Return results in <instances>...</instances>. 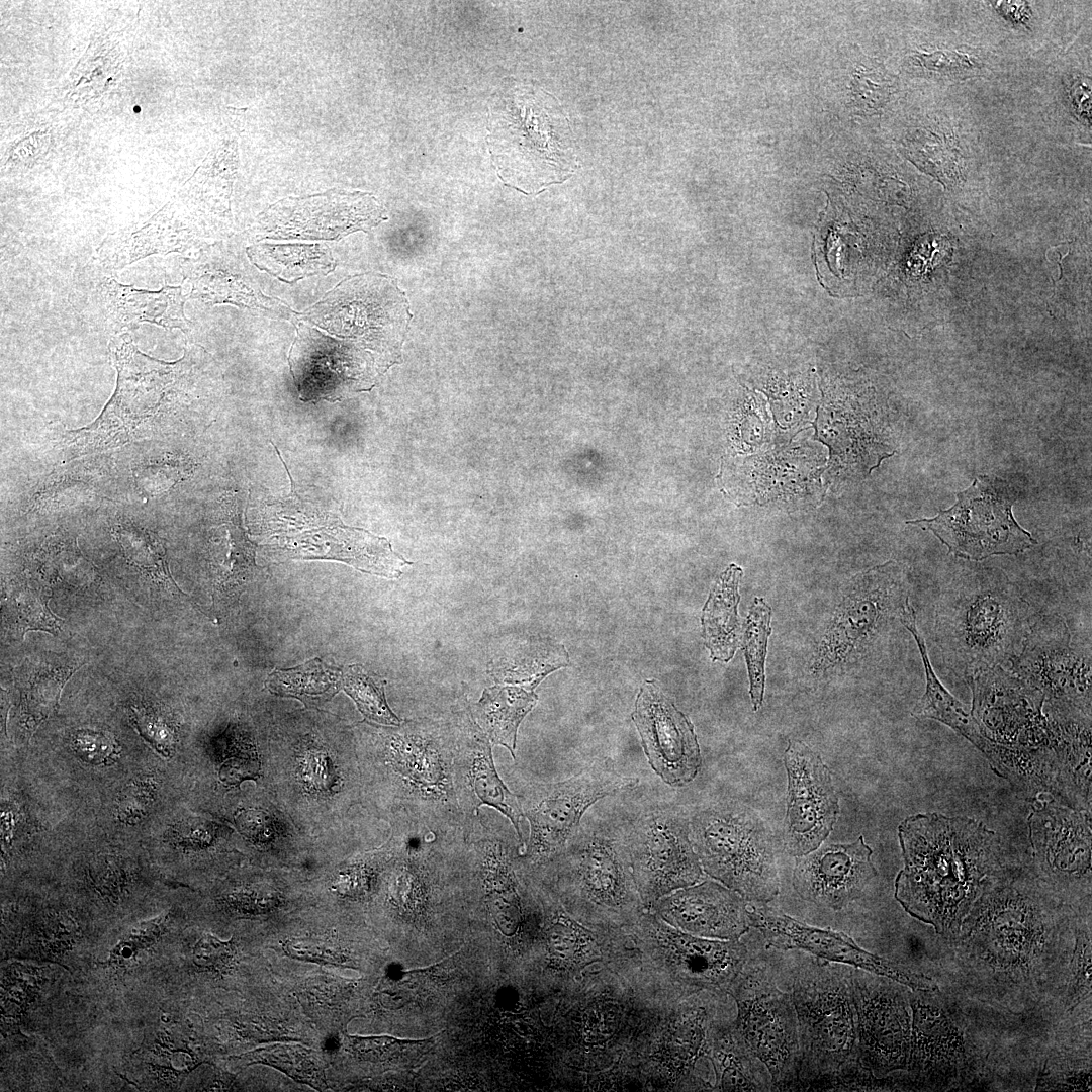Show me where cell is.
Listing matches in <instances>:
<instances>
[{"label":"cell","mask_w":1092,"mask_h":1092,"mask_svg":"<svg viewBox=\"0 0 1092 1092\" xmlns=\"http://www.w3.org/2000/svg\"><path fill=\"white\" fill-rule=\"evenodd\" d=\"M972 695L971 714L984 736L1028 760L1027 748L1041 746L1059 757L1060 739L1043 712L1044 698L1011 671L996 666L967 679Z\"/></svg>","instance_id":"2e32d148"},{"label":"cell","mask_w":1092,"mask_h":1092,"mask_svg":"<svg viewBox=\"0 0 1092 1092\" xmlns=\"http://www.w3.org/2000/svg\"><path fill=\"white\" fill-rule=\"evenodd\" d=\"M690 838L704 872L747 902L779 894L772 835L751 808L722 802L701 809L690 819Z\"/></svg>","instance_id":"30bf717a"},{"label":"cell","mask_w":1092,"mask_h":1092,"mask_svg":"<svg viewBox=\"0 0 1092 1092\" xmlns=\"http://www.w3.org/2000/svg\"><path fill=\"white\" fill-rule=\"evenodd\" d=\"M549 966L576 973L604 961L601 934L571 916L559 903L549 914L545 928Z\"/></svg>","instance_id":"1f68e13d"},{"label":"cell","mask_w":1092,"mask_h":1092,"mask_svg":"<svg viewBox=\"0 0 1092 1092\" xmlns=\"http://www.w3.org/2000/svg\"><path fill=\"white\" fill-rule=\"evenodd\" d=\"M913 991L909 993L913 1022L906 1069L919 1079L933 1071L959 1068L966 1054L958 1028L940 1011H935L933 1017L931 1005L917 990Z\"/></svg>","instance_id":"4316f807"},{"label":"cell","mask_w":1092,"mask_h":1092,"mask_svg":"<svg viewBox=\"0 0 1092 1092\" xmlns=\"http://www.w3.org/2000/svg\"><path fill=\"white\" fill-rule=\"evenodd\" d=\"M1028 823L1036 879L1059 900L1090 897V814L1051 802Z\"/></svg>","instance_id":"ffe728a7"},{"label":"cell","mask_w":1092,"mask_h":1092,"mask_svg":"<svg viewBox=\"0 0 1092 1092\" xmlns=\"http://www.w3.org/2000/svg\"><path fill=\"white\" fill-rule=\"evenodd\" d=\"M132 719L141 734L165 755L174 744V732L165 716L147 707H131Z\"/></svg>","instance_id":"681fc988"},{"label":"cell","mask_w":1092,"mask_h":1092,"mask_svg":"<svg viewBox=\"0 0 1092 1092\" xmlns=\"http://www.w3.org/2000/svg\"><path fill=\"white\" fill-rule=\"evenodd\" d=\"M290 956L312 961L331 962L338 958L336 948L325 937H303L286 943Z\"/></svg>","instance_id":"11a10c76"},{"label":"cell","mask_w":1092,"mask_h":1092,"mask_svg":"<svg viewBox=\"0 0 1092 1092\" xmlns=\"http://www.w3.org/2000/svg\"><path fill=\"white\" fill-rule=\"evenodd\" d=\"M100 472L88 464H78L53 472L30 498L34 510L57 509L90 497L96 490Z\"/></svg>","instance_id":"74e56055"},{"label":"cell","mask_w":1092,"mask_h":1092,"mask_svg":"<svg viewBox=\"0 0 1092 1092\" xmlns=\"http://www.w3.org/2000/svg\"><path fill=\"white\" fill-rule=\"evenodd\" d=\"M1016 491L995 476L980 475L957 502L935 517L908 521L932 532L956 556L980 561L994 555H1016L1037 541L1015 520Z\"/></svg>","instance_id":"7c38bea8"},{"label":"cell","mask_w":1092,"mask_h":1092,"mask_svg":"<svg viewBox=\"0 0 1092 1092\" xmlns=\"http://www.w3.org/2000/svg\"><path fill=\"white\" fill-rule=\"evenodd\" d=\"M851 985L860 1065L877 1079L906 1070L912 1023L904 985L854 968Z\"/></svg>","instance_id":"ac0fdd59"},{"label":"cell","mask_w":1092,"mask_h":1092,"mask_svg":"<svg viewBox=\"0 0 1092 1092\" xmlns=\"http://www.w3.org/2000/svg\"><path fill=\"white\" fill-rule=\"evenodd\" d=\"M385 219L383 206L372 194L331 190L278 201L259 215L258 230L268 238L336 240L367 232Z\"/></svg>","instance_id":"44dd1931"},{"label":"cell","mask_w":1092,"mask_h":1092,"mask_svg":"<svg viewBox=\"0 0 1092 1092\" xmlns=\"http://www.w3.org/2000/svg\"><path fill=\"white\" fill-rule=\"evenodd\" d=\"M487 144L499 179L527 195L565 182L578 168L563 108L530 83L510 87L492 103Z\"/></svg>","instance_id":"8992f818"},{"label":"cell","mask_w":1092,"mask_h":1092,"mask_svg":"<svg viewBox=\"0 0 1092 1092\" xmlns=\"http://www.w3.org/2000/svg\"><path fill=\"white\" fill-rule=\"evenodd\" d=\"M747 904L718 881L705 880L663 896L647 909L694 936L737 940L750 929Z\"/></svg>","instance_id":"484cf974"},{"label":"cell","mask_w":1092,"mask_h":1092,"mask_svg":"<svg viewBox=\"0 0 1092 1092\" xmlns=\"http://www.w3.org/2000/svg\"><path fill=\"white\" fill-rule=\"evenodd\" d=\"M632 719L649 764L665 783L682 786L695 779L701 754L694 726L654 680L640 688Z\"/></svg>","instance_id":"603a6c76"},{"label":"cell","mask_w":1092,"mask_h":1092,"mask_svg":"<svg viewBox=\"0 0 1092 1092\" xmlns=\"http://www.w3.org/2000/svg\"><path fill=\"white\" fill-rule=\"evenodd\" d=\"M1011 672L1044 701L1071 704L1091 715V652L1072 642L1066 620L1051 614L1031 624Z\"/></svg>","instance_id":"d6986e66"},{"label":"cell","mask_w":1092,"mask_h":1092,"mask_svg":"<svg viewBox=\"0 0 1092 1092\" xmlns=\"http://www.w3.org/2000/svg\"><path fill=\"white\" fill-rule=\"evenodd\" d=\"M221 526L224 533L217 538L222 542L218 545L222 550L213 551L215 582L220 592H230L250 578L255 562L251 543L241 527L233 521Z\"/></svg>","instance_id":"ab89813d"},{"label":"cell","mask_w":1092,"mask_h":1092,"mask_svg":"<svg viewBox=\"0 0 1092 1092\" xmlns=\"http://www.w3.org/2000/svg\"><path fill=\"white\" fill-rule=\"evenodd\" d=\"M1030 626L1029 604L1007 578L975 575L940 593L933 633L945 666L967 680L1010 662Z\"/></svg>","instance_id":"277c9868"},{"label":"cell","mask_w":1092,"mask_h":1092,"mask_svg":"<svg viewBox=\"0 0 1092 1092\" xmlns=\"http://www.w3.org/2000/svg\"><path fill=\"white\" fill-rule=\"evenodd\" d=\"M116 389L91 424L69 431L72 457L122 445L174 408L185 381L184 359L168 363L138 350L123 334L112 343Z\"/></svg>","instance_id":"9c48e42d"},{"label":"cell","mask_w":1092,"mask_h":1092,"mask_svg":"<svg viewBox=\"0 0 1092 1092\" xmlns=\"http://www.w3.org/2000/svg\"><path fill=\"white\" fill-rule=\"evenodd\" d=\"M746 939L749 957L727 992L736 1003V1023L766 1066L772 1087L800 1088L798 1019L791 994L782 980L780 949L754 943L752 935Z\"/></svg>","instance_id":"ba28073f"},{"label":"cell","mask_w":1092,"mask_h":1092,"mask_svg":"<svg viewBox=\"0 0 1092 1092\" xmlns=\"http://www.w3.org/2000/svg\"><path fill=\"white\" fill-rule=\"evenodd\" d=\"M908 600L905 572L895 561L856 574L814 652L811 671L823 673L859 658L896 619L900 621Z\"/></svg>","instance_id":"4fadbf2b"},{"label":"cell","mask_w":1092,"mask_h":1092,"mask_svg":"<svg viewBox=\"0 0 1092 1092\" xmlns=\"http://www.w3.org/2000/svg\"><path fill=\"white\" fill-rule=\"evenodd\" d=\"M301 315L329 335L352 341L393 364L400 357L412 317L397 285L376 274L344 279Z\"/></svg>","instance_id":"8fae6325"},{"label":"cell","mask_w":1092,"mask_h":1092,"mask_svg":"<svg viewBox=\"0 0 1092 1092\" xmlns=\"http://www.w3.org/2000/svg\"><path fill=\"white\" fill-rule=\"evenodd\" d=\"M255 1055L257 1061L274 1066L297 1080L314 1086L323 1083L322 1071L305 1049L279 1045L257 1051Z\"/></svg>","instance_id":"bcb514c9"},{"label":"cell","mask_w":1092,"mask_h":1092,"mask_svg":"<svg viewBox=\"0 0 1092 1092\" xmlns=\"http://www.w3.org/2000/svg\"><path fill=\"white\" fill-rule=\"evenodd\" d=\"M341 671L325 664L318 658L290 669H275L267 680L270 692L302 701L307 707H315L330 700L342 685Z\"/></svg>","instance_id":"e575fe53"},{"label":"cell","mask_w":1092,"mask_h":1092,"mask_svg":"<svg viewBox=\"0 0 1092 1092\" xmlns=\"http://www.w3.org/2000/svg\"><path fill=\"white\" fill-rule=\"evenodd\" d=\"M624 824L632 873L646 909L703 879L690 838V819L676 806L644 808Z\"/></svg>","instance_id":"9a60e30c"},{"label":"cell","mask_w":1092,"mask_h":1092,"mask_svg":"<svg viewBox=\"0 0 1092 1092\" xmlns=\"http://www.w3.org/2000/svg\"><path fill=\"white\" fill-rule=\"evenodd\" d=\"M74 747L86 759L102 760L112 751L113 745L107 735L85 730L75 735Z\"/></svg>","instance_id":"9f6ffc18"},{"label":"cell","mask_w":1092,"mask_h":1092,"mask_svg":"<svg viewBox=\"0 0 1092 1092\" xmlns=\"http://www.w3.org/2000/svg\"><path fill=\"white\" fill-rule=\"evenodd\" d=\"M95 883L100 890L116 891L124 883V873L117 864L106 860L103 871L96 874Z\"/></svg>","instance_id":"680465c9"},{"label":"cell","mask_w":1092,"mask_h":1092,"mask_svg":"<svg viewBox=\"0 0 1092 1092\" xmlns=\"http://www.w3.org/2000/svg\"><path fill=\"white\" fill-rule=\"evenodd\" d=\"M536 702L534 690L523 686L487 688L476 704V720L490 742L505 746L515 758L518 727Z\"/></svg>","instance_id":"d6a6232c"},{"label":"cell","mask_w":1092,"mask_h":1092,"mask_svg":"<svg viewBox=\"0 0 1092 1092\" xmlns=\"http://www.w3.org/2000/svg\"><path fill=\"white\" fill-rule=\"evenodd\" d=\"M852 97L863 110L882 107L890 95L889 83L877 73L858 72L851 83Z\"/></svg>","instance_id":"816d5d0a"},{"label":"cell","mask_w":1092,"mask_h":1092,"mask_svg":"<svg viewBox=\"0 0 1092 1092\" xmlns=\"http://www.w3.org/2000/svg\"><path fill=\"white\" fill-rule=\"evenodd\" d=\"M454 732V788L463 816L476 817L481 805L493 807L511 821L522 843L523 813L518 798L497 776L487 735L469 712L458 716Z\"/></svg>","instance_id":"d4e9b609"},{"label":"cell","mask_w":1092,"mask_h":1092,"mask_svg":"<svg viewBox=\"0 0 1092 1092\" xmlns=\"http://www.w3.org/2000/svg\"><path fill=\"white\" fill-rule=\"evenodd\" d=\"M771 608L763 598L755 597L750 606L742 639L753 711L763 702L765 659L768 637L771 634Z\"/></svg>","instance_id":"8d00e7d4"},{"label":"cell","mask_w":1092,"mask_h":1092,"mask_svg":"<svg viewBox=\"0 0 1092 1092\" xmlns=\"http://www.w3.org/2000/svg\"><path fill=\"white\" fill-rule=\"evenodd\" d=\"M192 957L199 968L224 972L234 964L236 948L232 941H221L210 934H205L193 947Z\"/></svg>","instance_id":"f907efd6"},{"label":"cell","mask_w":1092,"mask_h":1092,"mask_svg":"<svg viewBox=\"0 0 1092 1092\" xmlns=\"http://www.w3.org/2000/svg\"><path fill=\"white\" fill-rule=\"evenodd\" d=\"M290 371L302 401H339L370 390L393 365L362 346L299 323L289 351Z\"/></svg>","instance_id":"e0dca14e"},{"label":"cell","mask_w":1092,"mask_h":1092,"mask_svg":"<svg viewBox=\"0 0 1092 1092\" xmlns=\"http://www.w3.org/2000/svg\"><path fill=\"white\" fill-rule=\"evenodd\" d=\"M113 533L126 558L136 567L167 583L171 588L180 590L170 575L165 549L154 533L128 520L116 523Z\"/></svg>","instance_id":"f35d334b"},{"label":"cell","mask_w":1092,"mask_h":1092,"mask_svg":"<svg viewBox=\"0 0 1092 1092\" xmlns=\"http://www.w3.org/2000/svg\"><path fill=\"white\" fill-rule=\"evenodd\" d=\"M150 801L151 789L149 787L142 788V786H138L131 788L126 796H123V801L119 810L124 814V817L134 816L141 811H144Z\"/></svg>","instance_id":"6f0895ef"},{"label":"cell","mask_w":1092,"mask_h":1092,"mask_svg":"<svg viewBox=\"0 0 1092 1092\" xmlns=\"http://www.w3.org/2000/svg\"><path fill=\"white\" fill-rule=\"evenodd\" d=\"M916 57L926 70L946 76L959 75L976 67L966 54L960 52L938 51L918 54Z\"/></svg>","instance_id":"db71d44e"},{"label":"cell","mask_w":1092,"mask_h":1092,"mask_svg":"<svg viewBox=\"0 0 1092 1092\" xmlns=\"http://www.w3.org/2000/svg\"><path fill=\"white\" fill-rule=\"evenodd\" d=\"M872 853L862 835L851 843L820 845L797 857L794 889L802 899L817 906L841 910L862 897L877 876Z\"/></svg>","instance_id":"cb8c5ba5"},{"label":"cell","mask_w":1092,"mask_h":1092,"mask_svg":"<svg viewBox=\"0 0 1092 1092\" xmlns=\"http://www.w3.org/2000/svg\"><path fill=\"white\" fill-rule=\"evenodd\" d=\"M781 974L799 1028L800 1088H845L859 1063L851 971L839 963L781 949Z\"/></svg>","instance_id":"3957f363"},{"label":"cell","mask_w":1092,"mask_h":1092,"mask_svg":"<svg viewBox=\"0 0 1092 1092\" xmlns=\"http://www.w3.org/2000/svg\"><path fill=\"white\" fill-rule=\"evenodd\" d=\"M548 866L560 883L564 903L559 904L598 933L630 924L646 909L632 873L623 822L586 821Z\"/></svg>","instance_id":"52a82bcc"},{"label":"cell","mask_w":1092,"mask_h":1092,"mask_svg":"<svg viewBox=\"0 0 1092 1092\" xmlns=\"http://www.w3.org/2000/svg\"><path fill=\"white\" fill-rule=\"evenodd\" d=\"M735 1017H725L713 1036L711 1061L716 1088L723 1091L774 1090L766 1066L747 1043Z\"/></svg>","instance_id":"f1b7e54d"},{"label":"cell","mask_w":1092,"mask_h":1092,"mask_svg":"<svg viewBox=\"0 0 1092 1092\" xmlns=\"http://www.w3.org/2000/svg\"><path fill=\"white\" fill-rule=\"evenodd\" d=\"M76 668H39L29 679L26 693L28 711L36 722L49 717L58 706L61 690Z\"/></svg>","instance_id":"f6af8a7d"},{"label":"cell","mask_w":1092,"mask_h":1092,"mask_svg":"<svg viewBox=\"0 0 1092 1092\" xmlns=\"http://www.w3.org/2000/svg\"><path fill=\"white\" fill-rule=\"evenodd\" d=\"M604 959L637 990L680 1005L703 992L727 993L746 963V937L708 939L680 931L645 909L633 922L601 933Z\"/></svg>","instance_id":"7a4b0ae2"},{"label":"cell","mask_w":1092,"mask_h":1092,"mask_svg":"<svg viewBox=\"0 0 1092 1092\" xmlns=\"http://www.w3.org/2000/svg\"><path fill=\"white\" fill-rule=\"evenodd\" d=\"M784 762L788 777L784 847L799 857L818 848L832 831L838 797L828 767L804 742L789 740Z\"/></svg>","instance_id":"7402d4cb"},{"label":"cell","mask_w":1092,"mask_h":1092,"mask_svg":"<svg viewBox=\"0 0 1092 1092\" xmlns=\"http://www.w3.org/2000/svg\"><path fill=\"white\" fill-rule=\"evenodd\" d=\"M567 654L562 646L541 643L523 646L510 656L493 663L491 673L502 682L534 690L550 672L566 665Z\"/></svg>","instance_id":"d590c367"},{"label":"cell","mask_w":1092,"mask_h":1092,"mask_svg":"<svg viewBox=\"0 0 1092 1092\" xmlns=\"http://www.w3.org/2000/svg\"><path fill=\"white\" fill-rule=\"evenodd\" d=\"M168 914L139 922L130 927L111 949L107 964L124 968L141 950L154 945L165 932Z\"/></svg>","instance_id":"7dc6e473"},{"label":"cell","mask_w":1092,"mask_h":1092,"mask_svg":"<svg viewBox=\"0 0 1092 1092\" xmlns=\"http://www.w3.org/2000/svg\"><path fill=\"white\" fill-rule=\"evenodd\" d=\"M1073 106L1082 116L1090 118L1091 113V90L1090 84L1080 79L1076 80L1071 87Z\"/></svg>","instance_id":"91938a15"},{"label":"cell","mask_w":1092,"mask_h":1092,"mask_svg":"<svg viewBox=\"0 0 1092 1092\" xmlns=\"http://www.w3.org/2000/svg\"><path fill=\"white\" fill-rule=\"evenodd\" d=\"M247 252L255 265L283 281L328 273L335 267L331 251L317 244H260Z\"/></svg>","instance_id":"836d02e7"},{"label":"cell","mask_w":1092,"mask_h":1092,"mask_svg":"<svg viewBox=\"0 0 1092 1092\" xmlns=\"http://www.w3.org/2000/svg\"><path fill=\"white\" fill-rule=\"evenodd\" d=\"M193 470L190 459L181 455L166 454L138 464L133 480L139 491L146 497H156L188 477Z\"/></svg>","instance_id":"7bdbcfd3"},{"label":"cell","mask_w":1092,"mask_h":1092,"mask_svg":"<svg viewBox=\"0 0 1092 1092\" xmlns=\"http://www.w3.org/2000/svg\"><path fill=\"white\" fill-rule=\"evenodd\" d=\"M743 570L731 564L713 584L702 610L704 644L712 661L729 662L739 645V582Z\"/></svg>","instance_id":"4dcf8cb0"},{"label":"cell","mask_w":1092,"mask_h":1092,"mask_svg":"<svg viewBox=\"0 0 1092 1092\" xmlns=\"http://www.w3.org/2000/svg\"><path fill=\"white\" fill-rule=\"evenodd\" d=\"M12 598L17 611L16 624L22 633L27 630L56 633L61 629V620L49 610L46 595L31 587H22Z\"/></svg>","instance_id":"c3c4849f"},{"label":"cell","mask_w":1092,"mask_h":1092,"mask_svg":"<svg viewBox=\"0 0 1092 1092\" xmlns=\"http://www.w3.org/2000/svg\"><path fill=\"white\" fill-rule=\"evenodd\" d=\"M436 1036L424 1039H399L391 1036H351L352 1052L370 1062L415 1064L422 1061L435 1044Z\"/></svg>","instance_id":"60d3db41"},{"label":"cell","mask_w":1092,"mask_h":1092,"mask_svg":"<svg viewBox=\"0 0 1092 1092\" xmlns=\"http://www.w3.org/2000/svg\"><path fill=\"white\" fill-rule=\"evenodd\" d=\"M1090 1066L1083 1069L1045 1065L1038 1079L1040 1090H1086L1090 1088Z\"/></svg>","instance_id":"f5cc1de1"},{"label":"cell","mask_w":1092,"mask_h":1092,"mask_svg":"<svg viewBox=\"0 0 1092 1092\" xmlns=\"http://www.w3.org/2000/svg\"><path fill=\"white\" fill-rule=\"evenodd\" d=\"M104 288L111 315L122 326L147 322L170 330H189L184 314L187 292L183 286L148 291L107 279Z\"/></svg>","instance_id":"f546056e"},{"label":"cell","mask_w":1092,"mask_h":1092,"mask_svg":"<svg viewBox=\"0 0 1092 1092\" xmlns=\"http://www.w3.org/2000/svg\"><path fill=\"white\" fill-rule=\"evenodd\" d=\"M1065 986V1007L1073 1011L1091 995V934L1090 927L1077 928L1075 945Z\"/></svg>","instance_id":"ee69618b"},{"label":"cell","mask_w":1092,"mask_h":1092,"mask_svg":"<svg viewBox=\"0 0 1092 1092\" xmlns=\"http://www.w3.org/2000/svg\"><path fill=\"white\" fill-rule=\"evenodd\" d=\"M637 783L636 778L622 776L602 760L562 782L528 785L518 796L530 824L525 859L533 867L548 866L575 835L589 806Z\"/></svg>","instance_id":"5bb4252c"},{"label":"cell","mask_w":1092,"mask_h":1092,"mask_svg":"<svg viewBox=\"0 0 1092 1092\" xmlns=\"http://www.w3.org/2000/svg\"><path fill=\"white\" fill-rule=\"evenodd\" d=\"M900 622L912 634L917 644L926 679L925 692L912 709V716L917 719H932L945 724L968 739L989 759L996 744L984 736L973 715L940 682L931 666L927 647L916 625L915 611L909 600L900 615Z\"/></svg>","instance_id":"83f0119b"},{"label":"cell","mask_w":1092,"mask_h":1092,"mask_svg":"<svg viewBox=\"0 0 1092 1092\" xmlns=\"http://www.w3.org/2000/svg\"><path fill=\"white\" fill-rule=\"evenodd\" d=\"M342 684L365 718L385 725L400 724L386 702L383 680L369 674L360 665H350Z\"/></svg>","instance_id":"b9f144b4"},{"label":"cell","mask_w":1092,"mask_h":1092,"mask_svg":"<svg viewBox=\"0 0 1092 1092\" xmlns=\"http://www.w3.org/2000/svg\"><path fill=\"white\" fill-rule=\"evenodd\" d=\"M1060 902L1036 878L989 883L964 919L965 947L999 980H1027L1053 950ZM958 933V934H959Z\"/></svg>","instance_id":"5b68a950"},{"label":"cell","mask_w":1092,"mask_h":1092,"mask_svg":"<svg viewBox=\"0 0 1092 1092\" xmlns=\"http://www.w3.org/2000/svg\"><path fill=\"white\" fill-rule=\"evenodd\" d=\"M904 868L895 898L938 934H958L976 900L1001 872L998 835L968 817L920 813L898 826Z\"/></svg>","instance_id":"6da1fadb"}]
</instances>
